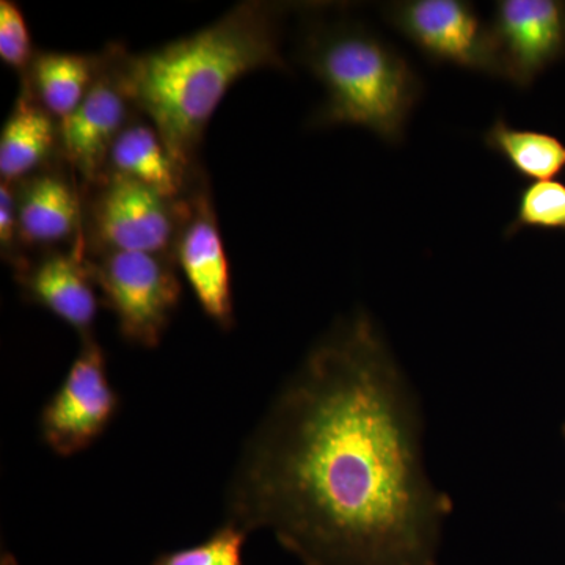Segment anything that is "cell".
Returning <instances> with one entry per match:
<instances>
[{
  "label": "cell",
  "instance_id": "3957f363",
  "mask_svg": "<svg viewBox=\"0 0 565 565\" xmlns=\"http://www.w3.org/2000/svg\"><path fill=\"white\" fill-rule=\"evenodd\" d=\"M300 57L327 92L316 126H362L385 143H403L423 82L396 47L359 22L316 21Z\"/></svg>",
  "mask_w": 565,
  "mask_h": 565
},
{
  "label": "cell",
  "instance_id": "6da1fadb",
  "mask_svg": "<svg viewBox=\"0 0 565 565\" xmlns=\"http://www.w3.org/2000/svg\"><path fill=\"white\" fill-rule=\"evenodd\" d=\"M414 386L366 311L337 322L253 430L226 522L303 565H438L451 497L424 462Z\"/></svg>",
  "mask_w": 565,
  "mask_h": 565
},
{
  "label": "cell",
  "instance_id": "ba28073f",
  "mask_svg": "<svg viewBox=\"0 0 565 565\" xmlns=\"http://www.w3.org/2000/svg\"><path fill=\"white\" fill-rule=\"evenodd\" d=\"M122 54L118 46L106 51L102 73L84 102L58 121V151L88 184L106 177L111 147L137 110L126 90Z\"/></svg>",
  "mask_w": 565,
  "mask_h": 565
},
{
  "label": "cell",
  "instance_id": "277c9868",
  "mask_svg": "<svg viewBox=\"0 0 565 565\" xmlns=\"http://www.w3.org/2000/svg\"><path fill=\"white\" fill-rule=\"evenodd\" d=\"M103 300L118 319L121 337L152 349L161 343L177 310L181 282L172 256L136 252H87Z\"/></svg>",
  "mask_w": 565,
  "mask_h": 565
},
{
  "label": "cell",
  "instance_id": "8fae6325",
  "mask_svg": "<svg viewBox=\"0 0 565 565\" xmlns=\"http://www.w3.org/2000/svg\"><path fill=\"white\" fill-rule=\"evenodd\" d=\"M18 282L31 302L46 308L79 332L82 340L92 337L98 315V296L87 259L85 234L68 252H50L36 263L17 267Z\"/></svg>",
  "mask_w": 565,
  "mask_h": 565
},
{
  "label": "cell",
  "instance_id": "30bf717a",
  "mask_svg": "<svg viewBox=\"0 0 565 565\" xmlns=\"http://www.w3.org/2000/svg\"><path fill=\"white\" fill-rule=\"evenodd\" d=\"M210 189L189 193V212L178 234L174 259L204 313L222 329L234 326L232 278Z\"/></svg>",
  "mask_w": 565,
  "mask_h": 565
},
{
  "label": "cell",
  "instance_id": "9c48e42d",
  "mask_svg": "<svg viewBox=\"0 0 565 565\" xmlns=\"http://www.w3.org/2000/svg\"><path fill=\"white\" fill-rule=\"evenodd\" d=\"M489 25L500 77L519 88L565 55L564 0H500Z\"/></svg>",
  "mask_w": 565,
  "mask_h": 565
},
{
  "label": "cell",
  "instance_id": "8992f818",
  "mask_svg": "<svg viewBox=\"0 0 565 565\" xmlns=\"http://www.w3.org/2000/svg\"><path fill=\"white\" fill-rule=\"evenodd\" d=\"M384 18L434 63L500 77L490 25L463 0H401Z\"/></svg>",
  "mask_w": 565,
  "mask_h": 565
},
{
  "label": "cell",
  "instance_id": "9a60e30c",
  "mask_svg": "<svg viewBox=\"0 0 565 565\" xmlns=\"http://www.w3.org/2000/svg\"><path fill=\"white\" fill-rule=\"evenodd\" d=\"M103 55L73 54V52H40L24 84L57 121L70 117L84 102L98 79Z\"/></svg>",
  "mask_w": 565,
  "mask_h": 565
},
{
  "label": "cell",
  "instance_id": "e0dca14e",
  "mask_svg": "<svg viewBox=\"0 0 565 565\" xmlns=\"http://www.w3.org/2000/svg\"><path fill=\"white\" fill-rule=\"evenodd\" d=\"M526 228L565 233V184L559 181H535L519 193L515 218L504 230V237Z\"/></svg>",
  "mask_w": 565,
  "mask_h": 565
},
{
  "label": "cell",
  "instance_id": "7a4b0ae2",
  "mask_svg": "<svg viewBox=\"0 0 565 565\" xmlns=\"http://www.w3.org/2000/svg\"><path fill=\"white\" fill-rule=\"evenodd\" d=\"M281 14L275 3L243 2L192 35L145 54H122L134 106L185 172H192L204 129L234 82L256 70H288L280 52Z\"/></svg>",
  "mask_w": 565,
  "mask_h": 565
},
{
  "label": "cell",
  "instance_id": "5b68a950",
  "mask_svg": "<svg viewBox=\"0 0 565 565\" xmlns=\"http://www.w3.org/2000/svg\"><path fill=\"white\" fill-rule=\"evenodd\" d=\"M88 203V253L136 252L172 256L189 199L170 200L128 178L106 174Z\"/></svg>",
  "mask_w": 565,
  "mask_h": 565
},
{
  "label": "cell",
  "instance_id": "5bb4252c",
  "mask_svg": "<svg viewBox=\"0 0 565 565\" xmlns=\"http://www.w3.org/2000/svg\"><path fill=\"white\" fill-rule=\"evenodd\" d=\"M106 174L128 178L170 200H184L188 172L178 166L151 122L132 120L111 147Z\"/></svg>",
  "mask_w": 565,
  "mask_h": 565
},
{
  "label": "cell",
  "instance_id": "2e32d148",
  "mask_svg": "<svg viewBox=\"0 0 565 565\" xmlns=\"http://www.w3.org/2000/svg\"><path fill=\"white\" fill-rule=\"evenodd\" d=\"M482 139L522 178L552 181L565 172V143L552 134L514 128L500 117Z\"/></svg>",
  "mask_w": 565,
  "mask_h": 565
},
{
  "label": "cell",
  "instance_id": "44dd1931",
  "mask_svg": "<svg viewBox=\"0 0 565 565\" xmlns=\"http://www.w3.org/2000/svg\"><path fill=\"white\" fill-rule=\"evenodd\" d=\"M563 434H564V438H565V424L563 426Z\"/></svg>",
  "mask_w": 565,
  "mask_h": 565
},
{
  "label": "cell",
  "instance_id": "52a82bcc",
  "mask_svg": "<svg viewBox=\"0 0 565 565\" xmlns=\"http://www.w3.org/2000/svg\"><path fill=\"white\" fill-rule=\"evenodd\" d=\"M118 405L102 345L93 337L85 338L61 388L44 405L40 419L44 444L62 457L84 451L102 437Z\"/></svg>",
  "mask_w": 565,
  "mask_h": 565
},
{
  "label": "cell",
  "instance_id": "d6986e66",
  "mask_svg": "<svg viewBox=\"0 0 565 565\" xmlns=\"http://www.w3.org/2000/svg\"><path fill=\"white\" fill-rule=\"evenodd\" d=\"M0 58L20 71L22 77L31 70L33 54L31 32L20 7L10 0L0 2Z\"/></svg>",
  "mask_w": 565,
  "mask_h": 565
},
{
  "label": "cell",
  "instance_id": "4fadbf2b",
  "mask_svg": "<svg viewBox=\"0 0 565 565\" xmlns=\"http://www.w3.org/2000/svg\"><path fill=\"white\" fill-rule=\"evenodd\" d=\"M55 150H58V121L24 84L0 136L2 181L17 184L41 172Z\"/></svg>",
  "mask_w": 565,
  "mask_h": 565
},
{
  "label": "cell",
  "instance_id": "7c38bea8",
  "mask_svg": "<svg viewBox=\"0 0 565 565\" xmlns=\"http://www.w3.org/2000/svg\"><path fill=\"white\" fill-rule=\"evenodd\" d=\"M17 184L14 193L20 244L47 247L79 239L84 234L82 203L65 174L50 169L41 170Z\"/></svg>",
  "mask_w": 565,
  "mask_h": 565
},
{
  "label": "cell",
  "instance_id": "ac0fdd59",
  "mask_svg": "<svg viewBox=\"0 0 565 565\" xmlns=\"http://www.w3.org/2000/svg\"><path fill=\"white\" fill-rule=\"evenodd\" d=\"M247 537L248 533L243 527L225 522L202 544L163 553L151 565H244Z\"/></svg>",
  "mask_w": 565,
  "mask_h": 565
},
{
  "label": "cell",
  "instance_id": "ffe728a7",
  "mask_svg": "<svg viewBox=\"0 0 565 565\" xmlns=\"http://www.w3.org/2000/svg\"><path fill=\"white\" fill-rule=\"evenodd\" d=\"M0 244L3 258H9L17 266L20 263V228H18L17 193L11 182L0 184Z\"/></svg>",
  "mask_w": 565,
  "mask_h": 565
}]
</instances>
